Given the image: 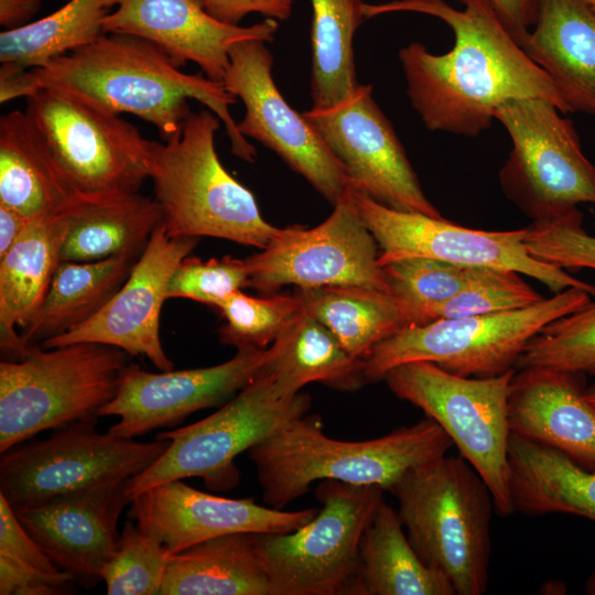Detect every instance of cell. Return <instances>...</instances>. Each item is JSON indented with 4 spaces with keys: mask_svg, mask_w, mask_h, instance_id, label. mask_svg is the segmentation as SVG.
<instances>
[{
    "mask_svg": "<svg viewBox=\"0 0 595 595\" xmlns=\"http://www.w3.org/2000/svg\"><path fill=\"white\" fill-rule=\"evenodd\" d=\"M494 118L512 148L499 172L506 196L532 221L595 204V165L584 155L571 120L541 98L505 102Z\"/></svg>",
    "mask_w": 595,
    "mask_h": 595,
    "instance_id": "11",
    "label": "cell"
},
{
    "mask_svg": "<svg viewBox=\"0 0 595 595\" xmlns=\"http://www.w3.org/2000/svg\"><path fill=\"white\" fill-rule=\"evenodd\" d=\"M316 508L284 511L253 499L207 494L173 479L131 499L130 519L173 555L204 541L237 532L288 533L307 523Z\"/></svg>",
    "mask_w": 595,
    "mask_h": 595,
    "instance_id": "20",
    "label": "cell"
},
{
    "mask_svg": "<svg viewBox=\"0 0 595 595\" xmlns=\"http://www.w3.org/2000/svg\"><path fill=\"white\" fill-rule=\"evenodd\" d=\"M167 553L154 538L126 521L118 547L101 573L108 595H160Z\"/></svg>",
    "mask_w": 595,
    "mask_h": 595,
    "instance_id": "40",
    "label": "cell"
},
{
    "mask_svg": "<svg viewBox=\"0 0 595 595\" xmlns=\"http://www.w3.org/2000/svg\"><path fill=\"white\" fill-rule=\"evenodd\" d=\"M527 367L595 374V301L550 322L532 337L515 369Z\"/></svg>",
    "mask_w": 595,
    "mask_h": 595,
    "instance_id": "37",
    "label": "cell"
},
{
    "mask_svg": "<svg viewBox=\"0 0 595 595\" xmlns=\"http://www.w3.org/2000/svg\"><path fill=\"white\" fill-rule=\"evenodd\" d=\"M40 90L32 71L12 64L0 66V102L4 104L19 97H30Z\"/></svg>",
    "mask_w": 595,
    "mask_h": 595,
    "instance_id": "47",
    "label": "cell"
},
{
    "mask_svg": "<svg viewBox=\"0 0 595 595\" xmlns=\"http://www.w3.org/2000/svg\"><path fill=\"white\" fill-rule=\"evenodd\" d=\"M75 583L67 572L50 574L22 565L0 554L1 595H60L67 594Z\"/></svg>",
    "mask_w": 595,
    "mask_h": 595,
    "instance_id": "44",
    "label": "cell"
},
{
    "mask_svg": "<svg viewBox=\"0 0 595 595\" xmlns=\"http://www.w3.org/2000/svg\"><path fill=\"white\" fill-rule=\"evenodd\" d=\"M312 72L314 108H328L348 98L359 85L353 40L364 20L361 0H311Z\"/></svg>",
    "mask_w": 595,
    "mask_h": 595,
    "instance_id": "34",
    "label": "cell"
},
{
    "mask_svg": "<svg viewBox=\"0 0 595 595\" xmlns=\"http://www.w3.org/2000/svg\"><path fill=\"white\" fill-rule=\"evenodd\" d=\"M26 115L76 194L139 192L149 180V142L119 115L52 89L26 98Z\"/></svg>",
    "mask_w": 595,
    "mask_h": 595,
    "instance_id": "13",
    "label": "cell"
},
{
    "mask_svg": "<svg viewBox=\"0 0 595 595\" xmlns=\"http://www.w3.org/2000/svg\"><path fill=\"white\" fill-rule=\"evenodd\" d=\"M516 369L490 377H462L433 363L412 361L383 380L401 400L420 408L448 435L488 486L501 516L515 512L509 488V387Z\"/></svg>",
    "mask_w": 595,
    "mask_h": 595,
    "instance_id": "8",
    "label": "cell"
},
{
    "mask_svg": "<svg viewBox=\"0 0 595 595\" xmlns=\"http://www.w3.org/2000/svg\"><path fill=\"white\" fill-rule=\"evenodd\" d=\"M41 8V0H0V24L13 30L30 23Z\"/></svg>",
    "mask_w": 595,
    "mask_h": 595,
    "instance_id": "48",
    "label": "cell"
},
{
    "mask_svg": "<svg viewBox=\"0 0 595 595\" xmlns=\"http://www.w3.org/2000/svg\"><path fill=\"white\" fill-rule=\"evenodd\" d=\"M585 399L595 408V386L585 389Z\"/></svg>",
    "mask_w": 595,
    "mask_h": 595,
    "instance_id": "51",
    "label": "cell"
},
{
    "mask_svg": "<svg viewBox=\"0 0 595 595\" xmlns=\"http://www.w3.org/2000/svg\"><path fill=\"white\" fill-rule=\"evenodd\" d=\"M509 488L516 511L570 513L595 521V469L515 433L508 446Z\"/></svg>",
    "mask_w": 595,
    "mask_h": 595,
    "instance_id": "28",
    "label": "cell"
},
{
    "mask_svg": "<svg viewBox=\"0 0 595 595\" xmlns=\"http://www.w3.org/2000/svg\"><path fill=\"white\" fill-rule=\"evenodd\" d=\"M385 491L323 479L315 490L322 508L313 519L292 532L256 533L274 595L348 594L363 533Z\"/></svg>",
    "mask_w": 595,
    "mask_h": 595,
    "instance_id": "10",
    "label": "cell"
},
{
    "mask_svg": "<svg viewBox=\"0 0 595 595\" xmlns=\"http://www.w3.org/2000/svg\"><path fill=\"white\" fill-rule=\"evenodd\" d=\"M105 0H69L53 13L0 33V62L42 68L52 60L87 45L104 31Z\"/></svg>",
    "mask_w": 595,
    "mask_h": 595,
    "instance_id": "35",
    "label": "cell"
},
{
    "mask_svg": "<svg viewBox=\"0 0 595 595\" xmlns=\"http://www.w3.org/2000/svg\"><path fill=\"white\" fill-rule=\"evenodd\" d=\"M505 28L523 47L537 15L539 0H488Z\"/></svg>",
    "mask_w": 595,
    "mask_h": 595,
    "instance_id": "46",
    "label": "cell"
},
{
    "mask_svg": "<svg viewBox=\"0 0 595 595\" xmlns=\"http://www.w3.org/2000/svg\"><path fill=\"white\" fill-rule=\"evenodd\" d=\"M360 216L379 248V262L423 257L465 267H496L531 277L559 293L578 288L595 298V285L532 257L526 227L491 231L463 227L443 217L389 208L355 191Z\"/></svg>",
    "mask_w": 595,
    "mask_h": 595,
    "instance_id": "15",
    "label": "cell"
},
{
    "mask_svg": "<svg viewBox=\"0 0 595 595\" xmlns=\"http://www.w3.org/2000/svg\"><path fill=\"white\" fill-rule=\"evenodd\" d=\"M160 595H274L256 533L220 536L167 558Z\"/></svg>",
    "mask_w": 595,
    "mask_h": 595,
    "instance_id": "31",
    "label": "cell"
},
{
    "mask_svg": "<svg viewBox=\"0 0 595 595\" xmlns=\"http://www.w3.org/2000/svg\"><path fill=\"white\" fill-rule=\"evenodd\" d=\"M332 214L314 228H280L270 242L246 260L247 288L270 294L283 285L299 290L355 285L389 292L378 245L366 227L350 185Z\"/></svg>",
    "mask_w": 595,
    "mask_h": 595,
    "instance_id": "14",
    "label": "cell"
},
{
    "mask_svg": "<svg viewBox=\"0 0 595 595\" xmlns=\"http://www.w3.org/2000/svg\"><path fill=\"white\" fill-rule=\"evenodd\" d=\"M595 10V0H585Z\"/></svg>",
    "mask_w": 595,
    "mask_h": 595,
    "instance_id": "52",
    "label": "cell"
},
{
    "mask_svg": "<svg viewBox=\"0 0 595 595\" xmlns=\"http://www.w3.org/2000/svg\"><path fill=\"white\" fill-rule=\"evenodd\" d=\"M577 207L545 220L532 221L523 237L529 253L562 269L595 270V235L586 232Z\"/></svg>",
    "mask_w": 595,
    "mask_h": 595,
    "instance_id": "41",
    "label": "cell"
},
{
    "mask_svg": "<svg viewBox=\"0 0 595 595\" xmlns=\"http://www.w3.org/2000/svg\"><path fill=\"white\" fill-rule=\"evenodd\" d=\"M263 371L278 397L296 396L317 381L343 391L359 389L367 381L361 359L353 357L337 337L303 307L269 348Z\"/></svg>",
    "mask_w": 595,
    "mask_h": 595,
    "instance_id": "29",
    "label": "cell"
},
{
    "mask_svg": "<svg viewBox=\"0 0 595 595\" xmlns=\"http://www.w3.org/2000/svg\"><path fill=\"white\" fill-rule=\"evenodd\" d=\"M268 358L269 349L248 346L212 367L150 372L129 364L115 398L97 416H119L108 432L123 439L174 426L198 410L229 401L262 371Z\"/></svg>",
    "mask_w": 595,
    "mask_h": 595,
    "instance_id": "18",
    "label": "cell"
},
{
    "mask_svg": "<svg viewBox=\"0 0 595 595\" xmlns=\"http://www.w3.org/2000/svg\"><path fill=\"white\" fill-rule=\"evenodd\" d=\"M398 512L383 499L360 540L350 595H456L451 581L428 566L402 530Z\"/></svg>",
    "mask_w": 595,
    "mask_h": 595,
    "instance_id": "30",
    "label": "cell"
},
{
    "mask_svg": "<svg viewBox=\"0 0 595 595\" xmlns=\"http://www.w3.org/2000/svg\"><path fill=\"white\" fill-rule=\"evenodd\" d=\"M77 194L25 111L0 118V204L30 219L63 215Z\"/></svg>",
    "mask_w": 595,
    "mask_h": 595,
    "instance_id": "27",
    "label": "cell"
},
{
    "mask_svg": "<svg viewBox=\"0 0 595 595\" xmlns=\"http://www.w3.org/2000/svg\"><path fill=\"white\" fill-rule=\"evenodd\" d=\"M303 309L324 324L355 358L409 326L397 300L387 292L355 285L299 290Z\"/></svg>",
    "mask_w": 595,
    "mask_h": 595,
    "instance_id": "33",
    "label": "cell"
},
{
    "mask_svg": "<svg viewBox=\"0 0 595 595\" xmlns=\"http://www.w3.org/2000/svg\"><path fill=\"white\" fill-rule=\"evenodd\" d=\"M520 274L505 268L467 267L463 286L434 312L433 321L521 310L544 300Z\"/></svg>",
    "mask_w": 595,
    "mask_h": 595,
    "instance_id": "38",
    "label": "cell"
},
{
    "mask_svg": "<svg viewBox=\"0 0 595 595\" xmlns=\"http://www.w3.org/2000/svg\"><path fill=\"white\" fill-rule=\"evenodd\" d=\"M63 215L67 232L61 260L74 262L140 257L162 223L158 202L139 192L77 194Z\"/></svg>",
    "mask_w": 595,
    "mask_h": 595,
    "instance_id": "26",
    "label": "cell"
},
{
    "mask_svg": "<svg viewBox=\"0 0 595 595\" xmlns=\"http://www.w3.org/2000/svg\"><path fill=\"white\" fill-rule=\"evenodd\" d=\"M97 418L58 429L42 441L1 453L0 495L12 509L43 504L116 480L152 465L170 440L137 442L96 430Z\"/></svg>",
    "mask_w": 595,
    "mask_h": 595,
    "instance_id": "12",
    "label": "cell"
},
{
    "mask_svg": "<svg viewBox=\"0 0 595 595\" xmlns=\"http://www.w3.org/2000/svg\"><path fill=\"white\" fill-rule=\"evenodd\" d=\"M592 295L569 288L521 310L440 318L401 328L361 359L367 382L383 380L392 368L429 361L462 377H490L515 369L532 337L547 324L585 307Z\"/></svg>",
    "mask_w": 595,
    "mask_h": 595,
    "instance_id": "7",
    "label": "cell"
},
{
    "mask_svg": "<svg viewBox=\"0 0 595 595\" xmlns=\"http://www.w3.org/2000/svg\"><path fill=\"white\" fill-rule=\"evenodd\" d=\"M522 48L570 111L595 115V10L585 0H539Z\"/></svg>",
    "mask_w": 595,
    "mask_h": 595,
    "instance_id": "24",
    "label": "cell"
},
{
    "mask_svg": "<svg viewBox=\"0 0 595 595\" xmlns=\"http://www.w3.org/2000/svg\"><path fill=\"white\" fill-rule=\"evenodd\" d=\"M151 42L104 33L94 42L31 68L39 88L52 89L96 109L131 113L153 125L163 142L177 139L191 99L202 102L225 126L232 155L252 163L257 151L230 113L237 97L221 82L187 74Z\"/></svg>",
    "mask_w": 595,
    "mask_h": 595,
    "instance_id": "2",
    "label": "cell"
},
{
    "mask_svg": "<svg viewBox=\"0 0 595 595\" xmlns=\"http://www.w3.org/2000/svg\"><path fill=\"white\" fill-rule=\"evenodd\" d=\"M585 389L583 372L516 369L508 396L510 432L595 469V408L585 399Z\"/></svg>",
    "mask_w": 595,
    "mask_h": 595,
    "instance_id": "23",
    "label": "cell"
},
{
    "mask_svg": "<svg viewBox=\"0 0 595 595\" xmlns=\"http://www.w3.org/2000/svg\"><path fill=\"white\" fill-rule=\"evenodd\" d=\"M310 408L307 393L299 392L289 399L278 397L262 369L215 413L160 432L156 439L170 440V446L152 465L129 479L127 493L132 499L158 484L188 477H201L215 490L230 489L239 479L235 458L305 415Z\"/></svg>",
    "mask_w": 595,
    "mask_h": 595,
    "instance_id": "9",
    "label": "cell"
},
{
    "mask_svg": "<svg viewBox=\"0 0 595 595\" xmlns=\"http://www.w3.org/2000/svg\"><path fill=\"white\" fill-rule=\"evenodd\" d=\"M139 257L61 261L34 321L21 334L30 347L60 336L96 315L128 279Z\"/></svg>",
    "mask_w": 595,
    "mask_h": 595,
    "instance_id": "32",
    "label": "cell"
},
{
    "mask_svg": "<svg viewBox=\"0 0 595 595\" xmlns=\"http://www.w3.org/2000/svg\"><path fill=\"white\" fill-rule=\"evenodd\" d=\"M30 220L29 217L19 210L0 204V258L20 238Z\"/></svg>",
    "mask_w": 595,
    "mask_h": 595,
    "instance_id": "49",
    "label": "cell"
},
{
    "mask_svg": "<svg viewBox=\"0 0 595 595\" xmlns=\"http://www.w3.org/2000/svg\"><path fill=\"white\" fill-rule=\"evenodd\" d=\"M197 242L195 237H170L161 223L110 301L85 323L41 343L42 347L105 344L132 356H144L161 371L172 370L174 364L160 337L161 309L175 268Z\"/></svg>",
    "mask_w": 595,
    "mask_h": 595,
    "instance_id": "19",
    "label": "cell"
},
{
    "mask_svg": "<svg viewBox=\"0 0 595 595\" xmlns=\"http://www.w3.org/2000/svg\"><path fill=\"white\" fill-rule=\"evenodd\" d=\"M453 442L431 418L365 441L323 432L317 414L303 415L248 451L264 502L283 509L315 480L377 485L386 491L409 469L446 455Z\"/></svg>",
    "mask_w": 595,
    "mask_h": 595,
    "instance_id": "3",
    "label": "cell"
},
{
    "mask_svg": "<svg viewBox=\"0 0 595 595\" xmlns=\"http://www.w3.org/2000/svg\"><path fill=\"white\" fill-rule=\"evenodd\" d=\"M0 554L40 571L63 572L19 521L11 506L0 495Z\"/></svg>",
    "mask_w": 595,
    "mask_h": 595,
    "instance_id": "43",
    "label": "cell"
},
{
    "mask_svg": "<svg viewBox=\"0 0 595 595\" xmlns=\"http://www.w3.org/2000/svg\"><path fill=\"white\" fill-rule=\"evenodd\" d=\"M382 267L389 292L400 304L409 326L432 322L434 312L461 290L467 269L423 257L403 258Z\"/></svg>",
    "mask_w": 595,
    "mask_h": 595,
    "instance_id": "36",
    "label": "cell"
},
{
    "mask_svg": "<svg viewBox=\"0 0 595 595\" xmlns=\"http://www.w3.org/2000/svg\"><path fill=\"white\" fill-rule=\"evenodd\" d=\"M388 491L421 560L443 573L456 595L484 594L495 506L475 468L462 455H445L409 469Z\"/></svg>",
    "mask_w": 595,
    "mask_h": 595,
    "instance_id": "4",
    "label": "cell"
},
{
    "mask_svg": "<svg viewBox=\"0 0 595 595\" xmlns=\"http://www.w3.org/2000/svg\"><path fill=\"white\" fill-rule=\"evenodd\" d=\"M67 232L64 215L31 219L0 258V344L2 360H20L28 347L17 333L36 317L55 271Z\"/></svg>",
    "mask_w": 595,
    "mask_h": 595,
    "instance_id": "25",
    "label": "cell"
},
{
    "mask_svg": "<svg viewBox=\"0 0 595 595\" xmlns=\"http://www.w3.org/2000/svg\"><path fill=\"white\" fill-rule=\"evenodd\" d=\"M393 0L361 4L364 19L410 11L443 20L454 33L445 54L412 42L400 48L407 95L426 129L475 138L487 130L495 111L510 100L541 98L570 111L548 74L502 24L488 0Z\"/></svg>",
    "mask_w": 595,
    "mask_h": 595,
    "instance_id": "1",
    "label": "cell"
},
{
    "mask_svg": "<svg viewBox=\"0 0 595 595\" xmlns=\"http://www.w3.org/2000/svg\"><path fill=\"white\" fill-rule=\"evenodd\" d=\"M302 307V299L296 293L255 298L240 290L232 292L218 306L225 318L218 331L219 338L237 348H264Z\"/></svg>",
    "mask_w": 595,
    "mask_h": 595,
    "instance_id": "39",
    "label": "cell"
},
{
    "mask_svg": "<svg viewBox=\"0 0 595 595\" xmlns=\"http://www.w3.org/2000/svg\"><path fill=\"white\" fill-rule=\"evenodd\" d=\"M302 113L343 163L355 191L392 209L442 217L374 99L371 85L359 84L342 102Z\"/></svg>",
    "mask_w": 595,
    "mask_h": 595,
    "instance_id": "17",
    "label": "cell"
},
{
    "mask_svg": "<svg viewBox=\"0 0 595 595\" xmlns=\"http://www.w3.org/2000/svg\"><path fill=\"white\" fill-rule=\"evenodd\" d=\"M248 277L246 260L226 256L203 261L187 256L175 268L166 298L190 299L218 307L230 293L247 288Z\"/></svg>",
    "mask_w": 595,
    "mask_h": 595,
    "instance_id": "42",
    "label": "cell"
},
{
    "mask_svg": "<svg viewBox=\"0 0 595 595\" xmlns=\"http://www.w3.org/2000/svg\"><path fill=\"white\" fill-rule=\"evenodd\" d=\"M125 350L98 343L30 346L0 363V452L37 433L97 418L118 390Z\"/></svg>",
    "mask_w": 595,
    "mask_h": 595,
    "instance_id": "6",
    "label": "cell"
},
{
    "mask_svg": "<svg viewBox=\"0 0 595 595\" xmlns=\"http://www.w3.org/2000/svg\"><path fill=\"white\" fill-rule=\"evenodd\" d=\"M585 593L587 595H595V571L586 580Z\"/></svg>",
    "mask_w": 595,
    "mask_h": 595,
    "instance_id": "50",
    "label": "cell"
},
{
    "mask_svg": "<svg viewBox=\"0 0 595 595\" xmlns=\"http://www.w3.org/2000/svg\"><path fill=\"white\" fill-rule=\"evenodd\" d=\"M220 119L191 112L182 134L150 140L149 180L170 237H215L264 248L280 228L260 214L253 194L221 164L215 137Z\"/></svg>",
    "mask_w": 595,
    "mask_h": 595,
    "instance_id": "5",
    "label": "cell"
},
{
    "mask_svg": "<svg viewBox=\"0 0 595 595\" xmlns=\"http://www.w3.org/2000/svg\"><path fill=\"white\" fill-rule=\"evenodd\" d=\"M129 479L12 510L56 565L89 588L101 581L102 570L117 550V523L131 502Z\"/></svg>",
    "mask_w": 595,
    "mask_h": 595,
    "instance_id": "22",
    "label": "cell"
},
{
    "mask_svg": "<svg viewBox=\"0 0 595 595\" xmlns=\"http://www.w3.org/2000/svg\"><path fill=\"white\" fill-rule=\"evenodd\" d=\"M208 13L220 22L238 25L251 13L267 19L286 21L294 0H202Z\"/></svg>",
    "mask_w": 595,
    "mask_h": 595,
    "instance_id": "45",
    "label": "cell"
},
{
    "mask_svg": "<svg viewBox=\"0 0 595 595\" xmlns=\"http://www.w3.org/2000/svg\"><path fill=\"white\" fill-rule=\"evenodd\" d=\"M116 8L104 19L105 33L144 39L166 53L176 65H198L210 79L221 82L229 65L230 47L246 40L272 42L277 20L248 26L220 22L202 0H105Z\"/></svg>",
    "mask_w": 595,
    "mask_h": 595,
    "instance_id": "21",
    "label": "cell"
},
{
    "mask_svg": "<svg viewBox=\"0 0 595 595\" xmlns=\"http://www.w3.org/2000/svg\"><path fill=\"white\" fill-rule=\"evenodd\" d=\"M272 68L266 42L246 40L230 47L223 84L245 106L238 130L274 151L334 205L350 186L347 171L303 113L284 99Z\"/></svg>",
    "mask_w": 595,
    "mask_h": 595,
    "instance_id": "16",
    "label": "cell"
}]
</instances>
